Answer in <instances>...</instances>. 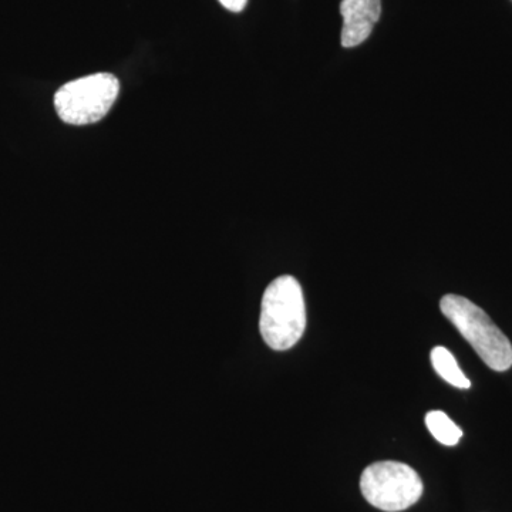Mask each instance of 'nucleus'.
Instances as JSON below:
<instances>
[{
    "instance_id": "nucleus-1",
    "label": "nucleus",
    "mask_w": 512,
    "mask_h": 512,
    "mask_svg": "<svg viewBox=\"0 0 512 512\" xmlns=\"http://www.w3.org/2000/svg\"><path fill=\"white\" fill-rule=\"evenodd\" d=\"M259 329L269 348L289 350L306 329V306L302 286L291 275L279 276L269 284L261 305Z\"/></svg>"
},
{
    "instance_id": "nucleus-2",
    "label": "nucleus",
    "mask_w": 512,
    "mask_h": 512,
    "mask_svg": "<svg viewBox=\"0 0 512 512\" xmlns=\"http://www.w3.org/2000/svg\"><path fill=\"white\" fill-rule=\"evenodd\" d=\"M441 313L473 346L485 365L495 372H507L512 366V345L510 339L498 328L493 319L470 299L460 295L443 296L440 301Z\"/></svg>"
},
{
    "instance_id": "nucleus-3",
    "label": "nucleus",
    "mask_w": 512,
    "mask_h": 512,
    "mask_svg": "<svg viewBox=\"0 0 512 512\" xmlns=\"http://www.w3.org/2000/svg\"><path fill=\"white\" fill-rule=\"evenodd\" d=\"M360 491L370 505L384 512H400L413 507L423 495L419 473L399 461H377L365 468Z\"/></svg>"
},
{
    "instance_id": "nucleus-4",
    "label": "nucleus",
    "mask_w": 512,
    "mask_h": 512,
    "mask_svg": "<svg viewBox=\"0 0 512 512\" xmlns=\"http://www.w3.org/2000/svg\"><path fill=\"white\" fill-rule=\"evenodd\" d=\"M120 92L116 76L97 73L73 80L55 94L57 114L64 123L86 126L106 117Z\"/></svg>"
},
{
    "instance_id": "nucleus-5",
    "label": "nucleus",
    "mask_w": 512,
    "mask_h": 512,
    "mask_svg": "<svg viewBox=\"0 0 512 512\" xmlns=\"http://www.w3.org/2000/svg\"><path fill=\"white\" fill-rule=\"evenodd\" d=\"M340 15L343 18L342 46L350 49L362 45L379 22L382 0H342Z\"/></svg>"
},
{
    "instance_id": "nucleus-6",
    "label": "nucleus",
    "mask_w": 512,
    "mask_h": 512,
    "mask_svg": "<svg viewBox=\"0 0 512 512\" xmlns=\"http://www.w3.org/2000/svg\"><path fill=\"white\" fill-rule=\"evenodd\" d=\"M431 363H433L437 375L450 383L451 386L458 387V389H470V380L467 379L463 370L458 366L457 360L446 348L437 346V348L431 350Z\"/></svg>"
},
{
    "instance_id": "nucleus-7",
    "label": "nucleus",
    "mask_w": 512,
    "mask_h": 512,
    "mask_svg": "<svg viewBox=\"0 0 512 512\" xmlns=\"http://www.w3.org/2000/svg\"><path fill=\"white\" fill-rule=\"evenodd\" d=\"M426 426L430 433L433 434L434 439L444 444V446H456L461 437H463V431H461L460 427L446 413L440 412V410H433V412L427 413Z\"/></svg>"
},
{
    "instance_id": "nucleus-8",
    "label": "nucleus",
    "mask_w": 512,
    "mask_h": 512,
    "mask_svg": "<svg viewBox=\"0 0 512 512\" xmlns=\"http://www.w3.org/2000/svg\"><path fill=\"white\" fill-rule=\"evenodd\" d=\"M222 6L225 9L231 10V12H242L247 6L248 0H220Z\"/></svg>"
}]
</instances>
